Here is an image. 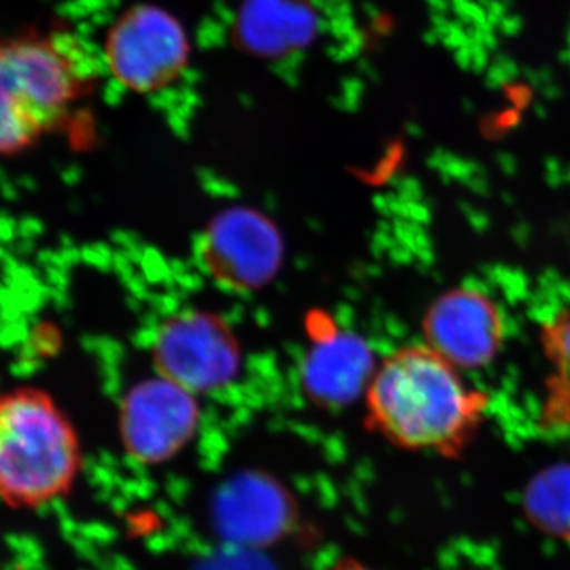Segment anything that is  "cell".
<instances>
[{"label":"cell","mask_w":570,"mask_h":570,"mask_svg":"<svg viewBox=\"0 0 570 570\" xmlns=\"http://www.w3.org/2000/svg\"><path fill=\"white\" fill-rule=\"evenodd\" d=\"M371 423L409 450L456 456L482 422L485 396L464 385L456 366L430 346L384 360L366 389Z\"/></svg>","instance_id":"6da1fadb"},{"label":"cell","mask_w":570,"mask_h":570,"mask_svg":"<svg viewBox=\"0 0 570 570\" xmlns=\"http://www.w3.org/2000/svg\"><path fill=\"white\" fill-rule=\"evenodd\" d=\"M81 466L77 433L58 404L33 389L0 404V491L11 509H32L69 493Z\"/></svg>","instance_id":"7a4b0ae2"},{"label":"cell","mask_w":570,"mask_h":570,"mask_svg":"<svg viewBox=\"0 0 570 570\" xmlns=\"http://www.w3.org/2000/svg\"><path fill=\"white\" fill-rule=\"evenodd\" d=\"M3 153H18L77 99L80 77L50 40H17L2 50Z\"/></svg>","instance_id":"3957f363"},{"label":"cell","mask_w":570,"mask_h":570,"mask_svg":"<svg viewBox=\"0 0 570 570\" xmlns=\"http://www.w3.org/2000/svg\"><path fill=\"white\" fill-rule=\"evenodd\" d=\"M163 376L195 393L227 387L242 365V348L223 318L187 311L167 318L153 346Z\"/></svg>","instance_id":"277c9868"},{"label":"cell","mask_w":570,"mask_h":570,"mask_svg":"<svg viewBox=\"0 0 570 570\" xmlns=\"http://www.w3.org/2000/svg\"><path fill=\"white\" fill-rule=\"evenodd\" d=\"M195 393L159 374L135 385L119 415V433L129 456L141 464H163L175 459L200 423Z\"/></svg>","instance_id":"5b68a950"},{"label":"cell","mask_w":570,"mask_h":570,"mask_svg":"<svg viewBox=\"0 0 570 570\" xmlns=\"http://www.w3.org/2000/svg\"><path fill=\"white\" fill-rule=\"evenodd\" d=\"M189 45L179 22L151 6L127 11L107 41L108 66L137 92H151L176 80L186 67Z\"/></svg>","instance_id":"8992f818"},{"label":"cell","mask_w":570,"mask_h":570,"mask_svg":"<svg viewBox=\"0 0 570 570\" xmlns=\"http://www.w3.org/2000/svg\"><path fill=\"white\" fill-rule=\"evenodd\" d=\"M504 330L498 306L472 288H456L442 295L425 318L430 347L464 370L490 363L504 341Z\"/></svg>","instance_id":"52a82bcc"},{"label":"cell","mask_w":570,"mask_h":570,"mask_svg":"<svg viewBox=\"0 0 570 570\" xmlns=\"http://www.w3.org/2000/svg\"><path fill=\"white\" fill-rule=\"evenodd\" d=\"M213 512L217 532L230 546L257 549L287 534L295 508L276 480L245 472L220 487Z\"/></svg>","instance_id":"ba28073f"},{"label":"cell","mask_w":570,"mask_h":570,"mask_svg":"<svg viewBox=\"0 0 570 570\" xmlns=\"http://www.w3.org/2000/svg\"><path fill=\"white\" fill-rule=\"evenodd\" d=\"M275 227L253 212L236 209L214 220L205 235L204 261L217 279L232 287H261L279 265Z\"/></svg>","instance_id":"9c48e42d"},{"label":"cell","mask_w":570,"mask_h":570,"mask_svg":"<svg viewBox=\"0 0 570 570\" xmlns=\"http://www.w3.org/2000/svg\"><path fill=\"white\" fill-rule=\"evenodd\" d=\"M317 29L316 11L306 0H245L236 21L242 47L262 58L309 47Z\"/></svg>","instance_id":"30bf717a"},{"label":"cell","mask_w":570,"mask_h":570,"mask_svg":"<svg viewBox=\"0 0 570 570\" xmlns=\"http://www.w3.org/2000/svg\"><path fill=\"white\" fill-rule=\"evenodd\" d=\"M371 354L366 344L351 335H332L318 341L305 365L307 392L326 404H344L367 389Z\"/></svg>","instance_id":"8fae6325"},{"label":"cell","mask_w":570,"mask_h":570,"mask_svg":"<svg viewBox=\"0 0 570 570\" xmlns=\"http://www.w3.org/2000/svg\"><path fill=\"white\" fill-rule=\"evenodd\" d=\"M531 519L554 534H570V468L550 469L528 491Z\"/></svg>","instance_id":"7c38bea8"},{"label":"cell","mask_w":570,"mask_h":570,"mask_svg":"<svg viewBox=\"0 0 570 570\" xmlns=\"http://www.w3.org/2000/svg\"><path fill=\"white\" fill-rule=\"evenodd\" d=\"M546 347L558 371L553 390V401L558 406L551 412L561 422L570 423V309L562 311L546 326Z\"/></svg>","instance_id":"4fadbf2b"},{"label":"cell","mask_w":570,"mask_h":570,"mask_svg":"<svg viewBox=\"0 0 570 570\" xmlns=\"http://www.w3.org/2000/svg\"><path fill=\"white\" fill-rule=\"evenodd\" d=\"M328 570H376L370 566L363 564L362 561H356L354 558H344V560L335 562Z\"/></svg>","instance_id":"5bb4252c"}]
</instances>
